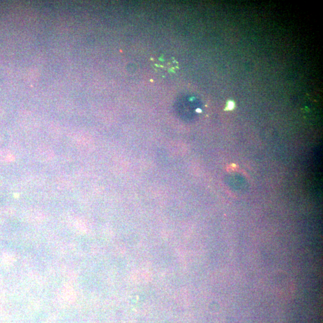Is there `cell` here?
Instances as JSON below:
<instances>
[{
  "mask_svg": "<svg viewBox=\"0 0 323 323\" xmlns=\"http://www.w3.org/2000/svg\"><path fill=\"white\" fill-rule=\"evenodd\" d=\"M152 66L158 73L163 74L175 73L178 69L177 61L172 58H159L153 59Z\"/></svg>",
  "mask_w": 323,
  "mask_h": 323,
  "instance_id": "1",
  "label": "cell"
},
{
  "mask_svg": "<svg viewBox=\"0 0 323 323\" xmlns=\"http://www.w3.org/2000/svg\"><path fill=\"white\" fill-rule=\"evenodd\" d=\"M13 155L9 151L2 150L0 151V160L2 161L11 162L14 161Z\"/></svg>",
  "mask_w": 323,
  "mask_h": 323,
  "instance_id": "2",
  "label": "cell"
}]
</instances>
